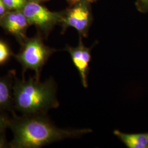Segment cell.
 Instances as JSON below:
<instances>
[{
  "label": "cell",
  "instance_id": "obj_7",
  "mask_svg": "<svg viewBox=\"0 0 148 148\" xmlns=\"http://www.w3.org/2000/svg\"><path fill=\"white\" fill-rule=\"evenodd\" d=\"M0 24L7 32L21 41L25 38L24 32L29 24L22 12L18 11L7 15Z\"/></svg>",
  "mask_w": 148,
  "mask_h": 148
},
{
  "label": "cell",
  "instance_id": "obj_16",
  "mask_svg": "<svg viewBox=\"0 0 148 148\" xmlns=\"http://www.w3.org/2000/svg\"><path fill=\"white\" fill-rule=\"evenodd\" d=\"M32 1H35V2H39V1H45V0H32Z\"/></svg>",
  "mask_w": 148,
  "mask_h": 148
},
{
  "label": "cell",
  "instance_id": "obj_14",
  "mask_svg": "<svg viewBox=\"0 0 148 148\" xmlns=\"http://www.w3.org/2000/svg\"><path fill=\"white\" fill-rule=\"evenodd\" d=\"M10 148V144L6 140L5 133L0 135V148Z\"/></svg>",
  "mask_w": 148,
  "mask_h": 148
},
{
  "label": "cell",
  "instance_id": "obj_5",
  "mask_svg": "<svg viewBox=\"0 0 148 148\" xmlns=\"http://www.w3.org/2000/svg\"><path fill=\"white\" fill-rule=\"evenodd\" d=\"M62 21L64 28L73 27L80 35L86 37L91 23V15L87 3L81 1L63 16Z\"/></svg>",
  "mask_w": 148,
  "mask_h": 148
},
{
  "label": "cell",
  "instance_id": "obj_15",
  "mask_svg": "<svg viewBox=\"0 0 148 148\" xmlns=\"http://www.w3.org/2000/svg\"><path fill=\"white\" fill-rule=\"evenodd\" d=\"M6 9L7 8L3 0H0V16H2L5 13Z\"/></svg>",
  "mask_w": 148,
  "mask_h": 148
},
{
  "label": "cell",
  "instance_id": "obj_8",
  "mask_svg": "<svg viewBox=\"0 0 148 148\" xmlns=\"http://www.w3.org/2000/svg\"><path fill=\"white\" fill-rule=\"evenodd\" d=\"M114 134L127 148H148V133L127 134L115 130Z\"/></svg>",
  "mask_w": 148,
  "mask_h": 148
},
{
  "label": "cell",
  "instance_id": "obj_10",
  "mask_svg": "<svg viewBox=\"0 0 148 148\" xmlns=\"http://www.w3.org/2000/svg\"><path fill=\"white\" fill-rule=\"evenodd\" d=\"M7 8L10 10L22 9L27 3V0H3Z\"/></svg>",
  "mask_w": 148,
  "mask_h": 148
},
{
  "label": "cell",
  "instance_id": "obj_1",
  "mask_svg": "<svg viewBox=\"0 0 148 148\" xmlns=\"http://www.w3.org/2000/svg\"><path fill=\"white\" fill-rule=\"evenodd\" d=\"M13 133L11 148H38L67 138L79 137L92 132L90 129H62L57 127L45 115L18 116L10 120Z\"/></svg>",
  "mask_w": 148,
  "mask_h": 148
},
{
  "label": "cell",
  "instance_id": "obj_3",
  "mask_svg": "<svg viewBox=\"0 0 148 148\" xmlns=\"http://www.w3.org/2000/svg\"><path fill=\"white\" fill-rule=\"evenodd\" d=\"M53 49L47 47L39 37H34L27 40L21 52L16 56V58L21 64L23 73L30 70L35 73V77L40 79L43 66L47 63Z\"/></svg>",
  "mask_w": 148,
  "mask_h": 148
},
{
  "label": "cell",
  "instance_id": "obj_12",
  "mask_svg": "<svg viewBox=\"0 0 148 148\" xmlns=\"http://www.w3.org/2000/svg\"><path fill=\"white\" fill-rule=\"evenodd\" d=\"M10 120L5 115L0 114V135L4 133L5 129L9 126Z\"/></svg>",
  "mask_w": 148,
  "mask_h": 148
},
{
  "label": "cell",
  "instance_id": "obj_11",
  "mask_svg": "<svg viewBox=\"0 0 148 148\" xmlns=\"http://www.w3.org/2000/svg\"><path fill=\"white\" fill-rule=\"evenodd\" d=\"M11 52L5 43L0 41V65L5 63L11 56Z\"/></svg>",
  "mask_w": 148,
  "mask_h": 148
},
{
  "label": "cell",
  "instance_id": "obj_6",
  "mask_svg": "<svg viewBox=\"0 0 148 148\" xmlns=\"http://www.w3.org/2000/svg\"><path fill=\"white\" fill-rule=\"evenodd\" d=\"M66 50L70 54L74 66L79 73L83 86L87 88L88 87L87 76L90 71L89 64L91 59L90 49L85 46L80 37L77 47L68 46Z\"/></svg>",
  "mask_w": 148,
  "mask_h": 148
},
{
  "label": "cell",
  "instance_id": "obj_4",
  "mask_svg": "<svg viewBox=\"0 0 148 148\" xmlns=\"http://www.w3.org/2000/svg\"><path fill=\"white\" fill-rule=\"evenodd\" d=\"M21 10L29 24L35 25L44 31H48L63 18L62 15L49 11L35 1L27 2Z\"/></svg>",
  "mask_w": 148,
  "mask_h": 148
},
{
  "label": "cell",
  "instance_id": "obj_17",
  "mask_svg": "<svg viewBox=\"0 0 148 148\" xmlns=\"http://www.w3.org/2000/svg\"><path fill=\"white\" fill-rule=\"evenodd\" d=\"M70 1H73V2H76V1H81V0H69Z\"/></svg>",
  "mask_w": 148,
  "mask_h": 148
},
{
  "label": "cell",
  "instance_id": "obj_9",
  "mask_svg": "<svg viewBox=\"0 0 148 148\" xmlns=\"http://www.w3.org/2000/svg\"><path fill=\"white\" fill-rule=\"evenodd\" d=\"M13 83L8 76L0 77V111L13 106Z\"/></svg>",
  "mask_w": 148,
  "mask_h": 148
},
{
  "label": "cell",
  "instance_id": "obj_13",
  "mask_svg": "<svg viewBox=\"0 0 148 148\" xmlns=\"http://www.w3.org/2000/svg\"><path fill=\"white\" fill-rule=\"evenodd\" d=\"M136 5L141 12L148 11V0H137Z\"/></svg>",
  "mask_w": 148,
  "mask_h": 148
},
{
  "label": "cell",
  "instance_id": "obj_2",
  "mask_svg": "<svg viewBox=\"0 0 148 148\" xmlns=\"http://www.w3.org/2000/svg\"><path fill=\"white\" fill-rule=\"evenodd\" d=\"M13 95V106L23 115H45L49 109L59 106L56 85L52 79L41 82L35 76L27 79L16 77Z\"/></svg>",
  "mask_w": 148,
  "mask_h": 148
}]
</instances>
